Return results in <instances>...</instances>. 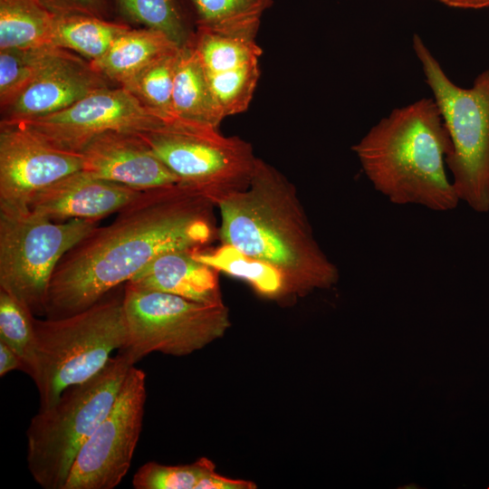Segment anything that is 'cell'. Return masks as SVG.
I'll use <instances>...</instances> for the list:
<instances>
[{
	"instance_id": "cell-1",
	"label": "cell",
	"mask_w": 489,
	"mask_h": 489,
	"mask_svg": "<svg viewBox=\"0 0 489 489\" xmlns=\"http://www.w3.org/2000/svg\"><path fill=\"white\" fill-rule=\"evenodd\" d=\"M215 203L176 184L143 191L108 225L97 226L56 266L45 317H66L92 306L158 255L205 248L217 234Z\"/></svg>"
},
{
	"instance_id": "cell-2",
	"label": "cell",
	"mask_w": 489,
	"mask_h": 489,
	"mask_svg": "<svg viewBox=\"0 0 489 489\" xmlns=\"http://www.w3.org/2000/svg\"><path fill=\"white\" fill-rule=\"evenodd\" d=\"M216 206L221 243L276 268L289 297L337 283L338 269L317 243L295 187L272 165L257 158L249 185Z\"/></svg>"
},
{
	"instance_id": "cell-3",
	"label": "cell",
	"mask_w": 489,
	"mask_h": 489,
	"mask_svg": "<svg viewBox=\"0 0 489 489\" xmlns=\"http://www.w3.org/2000/svg\"><path fill=\"white\" fill-rule=\"evenodd\" d=\"M352 149L374 188L389 202L436 212L458 206L446 169L451 139L434 99L395 109Z\"/></svg>"
},
{
	"instance_id": "cell-4",
	"label": "cell",
	"mask_w": 489,
	"mask_h": 489,
	"mask_svg": "<svg viewBox=\"0 0 489 489\" xmlns=\"http://www.w3.org/2000/svg\"><path fill=\"white\" fill-rule=\"evenodd\" d=\"M123 294L103 297L80 312L34 318V342L25 369L39 395V409L51 407L69 386L83 382L125 344Z\"/></svg>"
},
{
	"instance_id": "cell-5",
	"label": "cell",
	"mask_w": 489,
	"mask_h": 489,
	"mask_svg": "<svg viewBox=\"0 0 489 489\" xmlns=\"http://www.w3.org/2000/svg\"><path fill=\"white\" fill-rule=\"evenodd\" d=\"M132 366L118 352L97 374L67 387L54 404L32 417L26 462L38 485L63 489L77 453L110 411Z\"/></svg>"
},
{
	"instance_id": "cell-6",
	"label": "cell",
	"mask_w": 489,
	"mask_h": 489,
	"mask_svg": "<svg viewBox=\"0 0 489 489\" xmlns=\"http://www.w3.org/2000/svg\"><path fill=\"white\" fill-rule=\"evenodd\" d=\"M413 49L422 64L451 139L446 167L460 199L478 213L489 211V68L472 88L455 85L426 46L413 36Z\"/></svg>"
},
{
	"instance_id": "cell-7",
	"label": "cell",
	"mask_w": 489,
	"mask_h": 489,
	"mask_svg": "<svg viewBox=\"0 0 489 489\" xmlns=\"http://www.w3.org/2000/svg\"><path fill=\"white\" fill-rule=\"evenodd\" d=\"M99 221H55L32 209H0V289L34 315H45L46 295L62 258L98 226Z\"/></svg>"
},
{
	"instance_id": "cell-8",
	"label": "cell",
	"mask_w": 489,
	"mask_h": 489,
	"mask_svg": "<svg viewBox=\"0 0 489 489\" xmlns=\"http://www.w3.org/2000/svg\"><path fill=\"white\" fill-rule=\"evenodd\" d=\"M122 302L127 338L118 352L132 365L152 352L187 356L223 337L231 326L224 302L202 303L127 284Z\"/></svg>"
},
{
	"instance_id": "cell-9",
	"label": "cell",
	"mask_w": 489,
	"mask_h": 489,
	"mask_svg": "<svg viewBox=\"0 0 489 489\" xmlns=\"http://www.w3.org/2000/svg\"><path fill=\"white\" fill-rule=\"evenodd\" d=\"M176 176L178 184L212 200L244 189L257 158L250 143L217 128L174 120L167 128L138 134Z\"/></svg>"
},
{
	"instance_id": "cell-10",
	"label": "cell",
	"mask_w": 489,
	"mask_h": 489,
	"mask_svg": "<svg viewBox=\"0 0 489 489\" xmlns=\"http://www.w3.org/2000/svg\"><path fill=\"white\" fill-rule=\"evenodd\" d=\"M145 372L132 366L106 417L82 446L63 489H113L129 470L143 425Z\"/></svg>"
},
{
	"instance_id": "cell-11",
	"label": "cell",
	"mask_w": 489,
	"mask_h": 489,
	"mask_svg": "<svg viewBox=\"0 0 489 489\" xmlns=\"http://www.w3.org/2000/svg\"><path fill=\"white\" fill-rule=\"evenodd\" d=\"M175 119L158 114L120 86L96 91L58 112L17 122L57 148L79 153L103 132L158 131Z\"/></svg>"
},
{
	"instance_id": "cell-12",
	"label": "cell",
	"mask_w": 489,
	"mask_h": 489,
	"mask_svg": "<svg viewBox=\"0 0 489 489\" xmlns=\"http://www.w3.org/2000/svg\"><path fill=\"white\" fill-rule=\"evenodd\" d=\"M82 169L80 153L52 145L20 122L1 120L0 209H29L39 192Z\"/></svg>"
},
{
	"instance_id": "cell-13",
	"label": "cell",
	"mask_w": 489,
	"mask_h": 489,
	"mask_svg": "<svg viewBox=\"0 0 489 489\" xmlns=\"http://www.w3.org/2000/svg\"><path fill=\"white\" fill-rule=\"evenodd\" d=\"M193 43L225 118L244 111L260 76L255 37L197 28Z\"/></svg>"
},
{
	"instance_id": "cell-14",
	"label": "cell",
	"mask_w": 489,
	"mask_h": 489,
	"mask_svg": "<svg viewBox=\"0 0 489 489\" xmlns=\"http://www.w3.org/2000/svg\"><path fill=\"white\" fill-rule=\"evenodd\" d=\"M108 82L90 62L59 48L34 82L1 110V120L20 121L58 112L110 87Z\"/></svg>"
},
{
	"instance_id": "cell-15",
	"label": "cell",
	"mask_w": 489,
	"mask_h": 489,
	"mask_svg": "<svg viewBox=\"0 0 489 489\" xmlns=\"http://www.w3.org/2000/svg\"><path fill=\"white\" fill-rule=\"evenodd\" d=\"M79 153L82 170L139 191L178 184L176 176L135 133L103 132L92 138Z\"/></svg>"
},
{
	"instance_id": "cell-16",
	"label": "cell",
	"mask_w": 489,
	"mask_h": 489,
	"mask_svg": "<svg viewBox=\"0 0 489 489\" xmlns=\"http://www.w3.org/2000/svg\"><path fill=\"white\" fill-rule=\"evenodd\" d=\"M142 192L80 170L39 192L30 209L53 221H100L129 206Z\"/></svg>"
},
{
	"instance_id": "cell-17",
	"label": "cell",
	"mask_w": 489,
	"mask_h": 489,
	"mask_svg": "<svg viewBox=\"0 0 489 489\" xmlns=\"http://www.w3.org/2000/svg\"><path fill=\"white\" fill-rule=\"evenodd\" d=\"M193 250H173L154 258L125 284L215 304L223 302L217 272L197 260Z\"/></svg>"
},
{
	"instance_id": "cell-18",
	"label": "cell",
	"mask_w": 489,
	"mask_h": 489,
	"mask_svg": "<svg viewBox=\"0 0 489 489\" xmlns=\"http://www.w3.org/2000/svg\"><path fill=\"white\" fill-rule=\"evenodd\" d=\"M172 111L177 119L214 128H217L225 119L212 93L193 40L178 49Z\"/></svg>"
},
{
	"instance_id": "cell-19",
	"label": "cell",
	"mask_w": 489,
	"mask_h": 489,
	"mask_svg": "<svg viewBox=\"0 0 489 489\" xmlns=\"http://www.w3.org/2000/svg\"><path fill=\"white\" fill-rule=\"evenodd\" d=\"M177 47L158 31L129 28L102 57L91 64L109 81L124 86L150 62Z\"/></svg>"
},
{
	"instance_id": "cell-20",
	"label": "cell",
	"mask_w": 489,
	"mask_h": 489,
	"mask_svg": "<svg viewBox=\"0 0 489 489\" xmlns=\"http://www.w3.org/2000/svg\"><path fill=\"white\" fill-rule=\"evenodd\" d=\"M192 254L197 260L216 272L249 283L257 294L264 298L283 300L289 297L283 276L276 268L232 244H222L212 250L196 249Z\"/></svg>"
},
{
	"instance_id": "cell-21",
	"label": "cell",
	"mask_w": 489,
	"mask_h": 489,
	"mask_svg": "<svg viewBox=\"0 0 489 489\" xmlns=\"http://www.w3.org/2000/svg\"><path fill=\"white\" fill-rule=\"evenodd\" d=\"M54 21L42 0H0V50L52 46Z\"/></svg>"
},
{
	"instance_id": "cell-22",
	"label": "cell",
	"mask_w": 489,
	"mask_h": 489,
	"mask_svg": "<svg viewBox=\"0 0 489 489\" xmlns=\"http://www.w3.org/2000/svg\"><path fill=\"white\" fill-rule=\"evenodd\" d=\"M129 28L92 15H55L51 45L70 50L91 62L102 57Z\"/></svg>"
},
{
	"instance_id": "cell-23",
	"label": "cell",
	"mask_w": 489,
	"mask_h": 489,
	"mask_svg": "<svg viewBox=\"0 0 489 489\" xmlns=\"http://www.w3.org/2000/svg\"><path fill=\"white\" fill-rule=\"evenodd\" d=\"M197 28L256 36L263 14L273 0H185Z\"/></svg>"
},
{
	"instance_id": "cell-24",
	"label": "cell",
	"mask_w": 489,
	"mask_h": 489,
	"mask_svg": "<svg viewBox=\"0 0 489 489\" xmlns=\"http://www.w3.org/2000/svg\"><path fill=\"white\" fill-rule=\"evenodd\" d=\"M119 13L144 28L166 34L178 47L189 43L195 33L185 0H114Z\"/></svg>"
},
{
	"instance_id": "cell-25",
	"label": "cell",
	"mask_w": 489,
	"mask_h": 489,
	"mask_svg": "<svg viewBox=\"0 0 489 489\" xmlns=\"http://www.w3.org/2000/svg\"><path fill=\"white\" fill-rule=\"evenodd\" d=\"M54 46L0 50L1 110L12 103L57 53Z\"/></svg>"
},
{
	"instance_id": "cell-26",
	"label": "cell",
	"mask_w": 489,
	"mask_h": 489,
	"mask_svg": "<svg viewBox=\"0 0 489 489\" xmlns=\"http://www.w3.org/2000/svg\"><path fill=\"white\" fill-rule=\"evenodd\" d=\"M179 47L158 57L124 86L146 107L158 114L175 118L172 111V92Z\"/></svg>"
},
{
	"instance_id": "cell-27",
	"label": "cell",
	"mask_w": 489,
	"mask_h": 489,
	"mask_svg": "<svg viewBox=\"0 0 489 489\" xmlns=\"http://www.w3.org/2000/svg\"><path fill=\"white\" fill-rule=\"evenodd\" d=\"M216 470V465L207 457L194 463L167 465L148 462L141 465L132 478L134 489H196L198 482Z\"/></svg>"
},
{
	"instance_id": "cell-28",
	"label": "cell",
	"mask_w": 489,
	"mask_h": 489,
	"mask_svg": "<svg viewBox=\"0 0 489 489\" xmlns=\"http://www.w3.org/2000/svg\"><path fill=\"white\" fill-rule=\"evenodd\" d=\"M34 315L15 297L0 289V341L28 365L34 342Z\"/></svg>"
},
{
	"instance_id": "cell-29",
	"label": "cell",
	"mask_w": 489,
	"mask_h": 489,
	"mask_svg": "<svg viewBox=\"0 0 489 489\" xmlns=\"http://www.w3.org/2000/svg\"><path fill=\"white\" fill-rule=\"evenodd\" d=\"M55 15L86 14L104 18L106 0H42Z\"/></svg>"
},
{
	"instance_id": "cell-30",
	"label": "cell",
	"mask_w": 489,
	"mask_h": 489,
	"mask_svg": "<svg viewBox=\"0 0 489 489\" xmlns=\"http://www.w3.org/2000/svg\"><path fill=\"white\" fill-rule=\"evenodd\" d=\"M257 484L244 479H235L219 475L216 470L203 477L196 489H256Z\"/></svg>"
},
{
	"instance_id": "cell-31",
	"label": "cell",
	"mask_w": 489,
	"mask_h": 489,
	"mask_svg": "<svg viewBox=\"0 0 489 489\" xmlns=\"http://www.w3.org/2000/svg\"><path fill=\"white\" fill-rule=\"evenodd\" d=\"M13 370H24V363L11 348L0 341V376L4 377Z\"/></svg>"
},
{
	"instance_id": "cell-32",
	"label": "cell",
	"mask_w": 489,
	"mask_h": 489,
	"mask_svg": "<svg viewBox=\"0 0 489 489\" xmlns=\"http://www.w3.org/2000/svg\"><path fill=\"white\" fill-rule=\"evenodd\" d=\"M444 5L455 8L480 9L489 6V0H437Z\"/></svg>"
}]
</instances>
